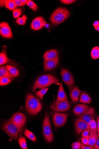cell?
<instances>
[{
    "mask_svg": "<svg viewBox=\"0 0 99 149\" xmlns=\"http://www.w3.org/2000/svg\"><path fill=\"white\" fill-rule=\"evenodd\" d=\"M25 107L28 114L34 115L38 114L42 108V105L39 100L31 93L26 96Z\"/></svg>",
    "mask_w": 99,
    "mask_h": 149,
    "instance_id": "1",
    "label": "cell"
},
{
    "mask_svg": "<svg viewBox=\"0 0 99 149\" xmlns=\"http://www.w3.org/2000/svg\"><path fill=\"white\" fill-rule=\"evenodd\" d=\"M71 15L69 10L66 8L59 7L52 13L50 18V21L53 25L60 24L67 19Z\"/></svg>",
    "mask_w": 99,
    "mask_h": 149,
    "instance_id": "2",
    "label": "cell"
},
{
    "mask_svg": "<svg viewBox=\"0 0 99 149\" xmlns=\"http://www.w3.org/2000/svg\"><path fill=\"white\" fill-rule=\"evenodd\" d=\"M58 79L51 74H45L39 77L35 82L33 88L34 92L38 88L43 89L51 86L52 84H57Z\"/></svg>",
    "mask_w": 99,
    "mask_h": 149,
    "instance_id": "3",
    "label": "cell"
},
{
    "mask_svg": "<svg viewBox=\"0 0 99 149\" xmlns=\"http://www.w3.org/2000/svg\"><path fill=\"white\" fill-rule=\"evenodd\" d=\"M2 129L11 139L16 140L18 137V133L22 131L23 128L18 126L9 119L2 125Z\"/></svg>",
    "mask_w": 99,
    "mask_h": 149,
    "instance_id": "4",
    "label": "cell"
},
{
    "mask_svg": "<svg viewBox=\"0 0 99 149\" xmlns=\"http://www.w3.org/2000/svg\"><path fill=\"white\" fill-rule=\"evenodd\" d=\"M43 132L46 140L49 143L52 142L54 138V135L51 126L49 115L48 113L45 114L43 124Z\"/></svg>",
    "mask_w": 99,
    "mask_h": 149,
    "instance_id": "5",
    "label": "cell"
},
{
    "mask_svg": "<svg viewBox=\"0 0 99 149\" xmlns=\"http://www.w3.org/2000/svg\"><path fill=\"white\" fill-rule=\"evenodd\" d=\"M71 105L68 100L60 101L57 100L50 108L54 111L66 112L70 110Z\"/></svg>",
    "mask_w": 99,
    "mask_h": 149,
    "instance_id": "6",
    "label": "cell"
},
{
    "mask_svg": "<svg viewBox=\"0 0 99 149\" xmlns=\"http://www.w3.org/2000/svg\"><path fill=\"white\" fill-rule=\"evenodd\" d=\"M61 74L63 82L71 91L75 86L74 79L72 74L68 70L64 69L62 70Z\"/></svg>",
    "mask_w": 99,
    "mask_h": 149,
    "instance_id": "7",
    "label": "cell"
},
{
    "mask_svg": "<svg viewBox=\"0 0 99 149\" xmlns=\"http://www.w3.org/2000/svg\"><path fill=\"white\" fill-rule=\"evenodd\" d=\"M69 114L56 113L54 115L53 121L56 129L64 126L67 120Z\"/></svg>",
    "mask_w": 99,
    "mask_h": 149,
    "instance_id": "8",
    "label": "cell"
},
{
    "mask_svg": "<svg viewBox=\"0 0 99 149\" xmlns=\"http://www.w3.org/2000/svg\"><path fill=\"white\" fill-rule=\"evenodd\" d=\"M95 111L93 108H89L82 114L78 115L79 118L84 121L89 125L95 118Z\"/></svg>",
    "mask_w": 99,
    "mask_h": 149,
    "instance_id": "9",
    "label": "cell"
},
{
    "mask_svg": "<svg viewBox=\"0 0 99 149\" xmlns=\"http://www.w3.org/2000/svg\"><path fill=\"white\" fill-rule=\"evenodd\" d=\"M0 34L3 37L11 38L13 35L12 30L8 23L2 22L0 24Z\"/></svg>",
    "mask_w": 99,
    "mask_h": 149,
    "instance_id": "10",
    "label": "cell"
},
{
    "mask_svg": "<svg viewBox=\"0 0 99 149\" xmlns=\"http://www.w3.org/2000/svg\"><path fill=\"white\" fill-rule=\"evenodd\" d=\"M11 120L18 126L23 128L26 122V118L23 114L17 113L13 115Z\"/></svg>",
    "mask_w": 99,
    "mask_h": 149,
    "instance_id": "11",
    "label": "cell"
},
{
    "mask_svg": "<svg viewBox=\"0 0 99 149\" xmlns=\"http://www.w3.org/2000/svg\"><path fill=\"white\" fill-rule=\"evenodd\" d=\"M47 23L44 18L41 16L37 17L32 21L31 29L34 30H40L46 25Z\"/></svg>",
    "mask_w": 99,
    "mask_h": 149,
    "instance_id": "12",
    "label": "cell"
},
{
    "mask_svg": "<svg viewBox=\"0 0 99 149\" xmlns=\"http://www.w3.org/2000/svg\"><path fill=\"white\" fill-rule=\"evenodd\" d=\"M75 126L76 133L78 135L83 130L90 129V125L88 124L82 119L79 118L75 121Z\"/></svg>",
    "mask_w": 99,
    "mask_h": 149,
    "instance_id": "13",
    "label": "cell"
},
{
    "mask_svg": "<svg viewBox=\"0 0 99 149\" xmlns=\"http://www.w3.org/2000/svg\"><path fill=\"white\" fill-rule=\"evenodd\" d=\"M59 58L58 56L55 58L44 62V70L46 71H51L55 68L58 65Z\"/></svg>",
    "mask_w": 99,
    "mask_h": 149,
    "instance_id": "14",
    "label": "cell"
},
{
    "mask_svg": "<svg viewBox=\"0 0 99 149\" xmlns=\"http://www.w3.org/2000/svg\"><path fill=\"white\" fill-rule=\"evenodd\" d=\"M99 136V133L97 129L95 130H90V134L89 135V143L88 145L94 147Z\"/></svg>",
    "mask_w": 99,
    "mask_h": 149,
    "instance_id": "15",
    "label": "cell"
},
{
    "mask_svg": "<svg viewBox=\"0 0 99 149\" xmlns=\"http://www.w3.org/2000/svg\"><path fill=\"white\" fill-rule=\"evenodd\" d=\"M3 50L0 54V65L1 66L6 64L11 61L7 55V47L3 46Z\"/></svg>",
    "mask_w": 99,
    "mask_h": 149,
    "instance_id": "16",
    "label": "cell"
},
{
    "mask_svg": "<svg viewBox=\"0 0 99 149\" xmlns=\"http://www.w3.org/2000/svg\"><path fill=\"white\" fill-rule=\"evenodd\" d=\"M71 91L70 97L71 101L75 104L78 102L82 91L76 86L74 87Z\"/></svg>",
    "mask_w": 99,
    "mask_h": 149,
    "instance_id": "17",
    "label": "cell"
},
{
    "mask_svg": "<svg viewBox=\"0 0 99 149\" xmlns=\"http://www.w3.org/2000/svg\"><path fill=\"white\" fill-rule=\"evenodd\" d=\"M59 54L58 51L56 49H52L46 51L43 56L44 60L47 61L56 58Z\"/></svg>",
    "mask_w": 99,
    "mask_h": 149,
    "instance_id": "18",
    "label": "cell"
},
{
    "mask_svg": "<svg viewBox=\"0 0 99 149\" xmlns=\"http://www.w3.org/2000/svg\"><path fill=\"white\" fill-rule=\"evenodd\" d=\"M89 108V106L88 105L79 104L76 106L73 111L76 115H78L82 114Z\"/></svg>",
    "mask_w": 99,
    "mask_h": 149,
    "instance_id": "19",
    "label": "cell"
},
{
    "mask_svg": "<svg viewBox=\"0 0 99 149\" xmlns=\"http://www.w3.org/2000/svg\"><path fill=\"white\" fill-rule=\"evenodd\" d=\"M57 100L60 101L68 100L67 96L64 91L62 83H60L59 86Z\"/></svg>",
    "mask_w": 99,
    "mask_h": 149,
    "instance_id": "20",
    "label": "cell"
},
{
    "mask_svg": "<svg viewBox=\"0 0 99 149\" xmlns=\"http://www.w3.org/2000/svg\"><path fill=\"white\" fill-rule=\"evenodd\" d=\"M7 77L12 80L15 79V77L9 73L5 66H2L0 68V77Z\"/></svg>",
    "mask_w": 99,
    "mask_h": 149,
    "instance_id": "21",
    "label": "cell"
},
{
    "mask_svg": "<svg viewBox=\"0 0 99 149\" xmlns=\"http://www.w3.org/2000/svg\"><path fill=\"white\" fill-rule=\"evenodd\" d=\"M5 67L9 73L14 77H17L18 76L19 72L18 70L14 65L8 64Z\"/></svg>",
    "mask_w": 99,
    "mask_h": 149,
    "instance_id": "22",
    "label": "cell"
},
{
    "mask_svg": "<svg viewBox=\"0 0 99 149\" xmlns=\"http://www.w3.org/2000/svg\"><path fill=\"white\" fill-rule=\"evenodd\" d=\"M92 100L90 96L87 93L83 92L81 96L79 102L81 103L90 104L91 103Z\"/></svg>",
    "mask_w": 99,
    "mask_h": 149,
    "instance_id": "23",
    "label": "cell"
},
{
    "mask_svg": "<svg viewBox=\"0 0 99 149\" xmlns=\"http://www.w3.org/2000/svg\"><path fill=\"white\" fill-rule=\"evenodd\" d=\"M91 57L92 59H97L99 58V47H94L91 52Z\"/></svg>",
    "mask_w": 99,
    "mask_h": 149,
    "instance_id": "24",
    "label": "cell"
},
{
    "mask_svg": "<svg viewBox=\"0 0 99 149\" xmlns=\"http://www.w3.org/2000/svg\"><path fill=\"white\" fill-rule=\"evenodd\" d=\"M24 135L29 139L35 142L37 140V138L33 133L27 129L25 130Z\"/></svg>",
    "mask_w": 99,
    "mask_h": 149,
    "instance_id": "25",
    "label": "cell"
},
{
    "mask_svg": "<svg viewBox=\"0 0 99 149\" xmlns=\"http://www.w3.org/2000/svg\"><path fill=\"white\" fill-rule=\"evenodd\" d=\"M5 7L8 9L12 10L17 7L13 0H7L5 1Z\"/></svg>",
    "mask_w": 99,
    "mask_h": 149,
    "instance_id": "26",
    "label": "cell"
},
{
    "mask_svg": "<svg viewBox=\"0 0 99 149\" xmlns=\"http://www.w3.org/2000/svg\"><path fill=\"white\" fill-rule=\"evenodd\" d=\"M48 89L49 88L43 89L37 91L35 93V95L39 98L43 100L44 95L47 92Z\"/></svg>",
    "mask_w": 99,
    "mask_h": 149,
    "instance_id": "27",
    "label": "cell"
},
{
    "mask_svg": "<svg viewBox=\"0 0 99 149\" xmlns=\"http://www.w3.org/2000/svg\"><path fill=\"white\" fill-rule=\"evenodd\" d=\"M27 19V16L24 14L22 17L18 18L16 19V23L19 25H24L26 23Z\"/></svg>",
    "mask_w": 99,
    "mask_h": 149,
    "instance_id": "28",
    "label": "cell"
},
{
    "mask_svg": "<svg viewBox=\"0 0 99 149\" xmlns=\"http://www.w3.org/2000/svg\"><path fill=\"white\" fill-rule=\"evenodd\" d=\"M18 141L20 145L22 148H27L26 139L25 137L21 136L18 138Z\"/></svg>",
    "mask_w": 99,
    "mask_h": 149,
    "instance_id": "29",
    "label": "cell"
},
{
    "mask_svg": "<svg viewBox=\"0 0 99 149\" xmlns=\"http://www.w3.org/2000/svg\"><path fill=\"white\" fill-rule=\"evenodd\" d=\"M12 81V80L8 78L5 77H0V85L1 86H5Z\"/></svg>",
    "mask_w": 99,
    "mask_h": 149,
    "instance_id": "30",
    "label": "cell"
},
{
    "mask_svg": "<svg viewBox=\"0 0 99 149\" xmlns=\"http://www.w3.org/2000/svg\"><path fill=\"white\" fill-rule=\"evenodd\" d=\"M23 10L21 8H16L13 10V15L14 18H18L22 13Z\"/></svg>",
    "mask_w": 99,
    "mask_h": 149,
    "instance_id": "31",
    "label": "cell"
},
{
    "mask_svg": "<svg viewBox=\"0 0 99 149\" xmlns=\"http://www.w3.org/2000/svg\"><path fill=\"white\" fill-rule=\"evenodd\" d=\"M26 5L31 8L34 12H36L37 11L38 6L33 1L28 0Z\"/></svg>",
    "mask_w": 99,
    "mask_h": 149,
    "instance_id": "32",
    "label": "cell"
},
{
    "mask_svg": "<svg viewBox=\"0 0 99 149\" xmlns=\"http://www.w3.org/2000/svg\"><path fill=\"white\" fill-rule=\"evenodd\" d=\"M90 127V130L94 131L97 129L96 122L94 120H92L90 124H89Z\"/></svg>",
    "mask_w": 99,
    "mask_h": 149,
    "instance_id": "33",
    "label": "cell"
},
{
    "mask_svg": "<svg viewBox=\"0 0 99 149\" xmlns=\"http://www.w3.org/2000/svg\"><path fill=\"white\" fill-rule=\"evenodd\" d=\"M81 144L80 142L77 141L73 143L72 145V148L73 149H79L81 148Z\"/></svg>",
    "mask_w": 99,
    "mask_h": 149,
    "instance_id": "34",
    "label": "cell"
},
{
    "mask_svg": "<svg viewBox=\"0 0 99 149\" xmlns=\"http://www.w3.org/2000/svg\"><path fill=\"white\" fill-rule=\"evenodd\" d=\"M13 1L17 7L23 6L26 5L22 3L21 0H13Z\"/></svg>",
    "mask_w": 99,
    "mask_h": 149,
    "instance_id": "35",
    "label": "cell"
},
{
    "mask_svg": "<svg viewBox=\"0 0 99 149\" xmlns=\"http://www.w3.org/2000/svg\"><path fill=\"white\" fill-rule=\"evenodd\" d=\"M90 131V129H86L83 130L81 133L82 137H89V134Z\"/></svg>",
    "mask_w": 99,
    "mask_h": 149,
    "instance_id": "36",
    "label": "cell"
},
{
    "mask_svg": "<svg viewBox=\"0 0 99 149\" xmlns=\"http://www.w3.org/2000/svg\"><path fill=\"white\" fill-rule=\"evenodd\" d=\"M81 140L83 144L88 145L89 143V137H82L81 138Z\"/></svg>",
    "mask_w": 99,
    "mask_h": 149,
    "instance_id": "37",
    "label": "cell"
},
{
    "mask_svg": "<svg viewBox=\"0 0 99 149\" xmlns=\"http://www.w3.org/2000/svg\"><path fill=\"white\" fill-rule=\"evenodd\" d=\"M93 27L97 32H99V21L98 20L95 21L93 24Z\"/></svg>",
    "mask_w": 99,
    "mask_h": 149,
    "instance_id": "38",
    "label": "cell"
},
{
    "mask_svg": "<svg viewBox=\"0 0 99 149\" xmlns=\"http://www.w3.org/2000/svg\"><path fill=\"white\" fill-rule=\"evenodd\" d=\"M60 1L64 4L68 5L72 4L76 1L75 0H61Z\"/></svg>",
    "mask_w": 99,
    "mask_h": 149,
    "instance_id": "39",
    "label": "cell"
},
{
    "mask_svg": "<svg viewBox=\"0 0 99 149\" xmlns=\"http://www.w3.org/2000/svg\"><path fill=\"white\" fill-rule=\"evenodd\" d=\"M81 148L82 149H95L94 147L89 146L84 144H82Z\"/></svg>",
    "mask_w": 99,
    "mask_h": 149,
    "instance_id": "40",
    "label": "cell"
},
{
    "mask_svg": "<svg viewBox=\"0 0 99 149\" xmlns=\"http://www.w3.org/2000/svg\"><path fill=\"white\" fill-rule=\"evenodd\" d=\"M95 149H99V136L98 137L96 143L94 146Z\"/></svg>",
    "mask_w": 99,
    "mask_h": 149,
    "instance_id": "41",
    "label": "cell"
},
{
    "mask_svg": "<svg viewBox=\"0 0 99 149\" xmlns=\"http://www.w3.org/2000/svg\"><path fill=\"white\" fill-rule=\"evenodd\" d=\"M96 118L97 124V129L98 132L99 133V116L96 115Z\"/></svg>",
    "mask_w": 99,
    "mask_h": 149,
    "instance_id": "42",
    "label": "cell"
},
{
    "mask_svg": "<svg viewBox=\"0 0 99 149\" xmlns=\"http://www.w3.org/2000/svg\"><path fill=\"white\" fill-rule=\"evenodd\" d=\"M2 2H1V7H4V4H5V1H1Z\"/></svg>",
    "mask_w": 99,
    "mask_h": 149,
    "instance_id": "43",
    "label": "cell"
},
{
    "mask_svg": "<svg viewBox=\"0 0 99 149\" xmlns=\"http://www.w3.org/2000/svg\"><path fill=\"white\" fill-rule=\"evenodd\" d=\"M21 1L22 3L26 4V3L28 1L27 0H21Z\"/></svg>",
    "mask_w": 99,
    "mask_h": 149,
    "instance_id": "44",
    "label": "cell"
}]
</instances>
